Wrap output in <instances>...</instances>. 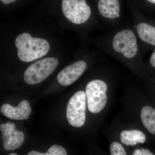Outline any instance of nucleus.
I'll return each mask as SVG.
<instances>
[{
	"instance_id": "nucleus-3",
	"label": "nucleus",
	"mask_w": 155,
	"mask_h": 155,
	"mask_svg": "<svg viewBox=\"0 0 155 155\" xmlns=\"http://www.w3.org/2000/svg\"><path fill=\"white\" fill-rule=\"evenodd\" d=\"M109 84L107 78L93 79L87 84L85 88L88 110L94 114L103 110L108 101Z\"/></svg>"
},
{
	"instance_id": "nucleus-10",
	"label": "nucleus",
	"mask_w": 155,
	"mask_h": 155,
	"mask_svg": "<svg viewBox=\"0 0 155 155\" xmlns=\"http://www.w3.org/2000/svg\"><path fill=\"white\" fill-rule=\"evenodd\" d=\"M87 66V62L84 60L81 59L75 61L58 73L57 76L58 82L64 86L72 84L83 75Z\"/></svg>"
},
{
	"instance_id": "nucleus-13",
	"label": "nucleus",
	"mask_w": 155,
	"mask_h": 155,
	"mask_svg": "<svg viewBox=\"0 0 155 155\" xmlns=\"http://www.w3.org/2000/svg\"><path fill=\"white\" fill-rule=\"evenodd\" d=\"M140 119L143 125L150 133L155 135V109L145 106L140 110Z\"/></svg>"
},
{
	"instance_id": "nucleus-16",
	"label": "nucleus",
	"mask_w": 155,
	"mask_h": 155,
	"mask_svg": "<svg viewBox=\"0 0 155 155\" xmlns=\"http://www.w3.org/2000/svg\"><path fill=\"white\" fill-rule=\"evenodd\" d=\"M132 155H154L149 150L140 148L134 151Z\"/></svg>"
},
{
	"instance_id": "nucleus-2",
	"label": "nucleus",
	"mask_w": 155,
	"mask_h": 155,
	"mask_svg": "<svg viewBox=\"0 0 155 155\" xmlns=\"http://www.w3.org/2000/svg\"><path fill=\"white\" fill-rule=\"evenodd\" d=\"M15 45L17 54L21 61L30 62L43 57L48 52L50 45L44 39L32 38L29 34L24 33L16 38Z\"/></svg>"
},
{
	"instance_id": "nucleus-4",
	"label": "nucleus",
	"mask_w": 155,
	"mask_h": 155,
	"mask_svg": "<svg viewBox=\"0 0 155 155\" xmlns=\"http://www.w3.org/2000/svg\"><path fill=\"white\" fill-rule=\"evenodd\" d=\"M59 64L57 58H47L31 65L25 70L24 79L28 84H37L43 81L54 71Z\"/></svg>"
},
{
	"instance_id": "nucleus-5",
	"label": "nucleus",
	"mask_w": 155,
	"mask_h": 155,
	"mask_svg": "<svg viewBox=\"0 0 155 155\" xmlns=\"http://www.w3.org/2000/svg\"><path fill=\"white\" fill-rule=\"evenodd\" d=\"M62 10L65 17L75 25L84 24L91 17V9L86 0H62Z\"/></svg>"
},
{
	"instance_id": "nucleus-12",
	"label": "nucleus",
	"mask_w": 155,
	"mask_h": 155,
	"mask_svg": "<svg viewBox=\"0 0 155 155\" xmlns=\"http://www.w3.org/2000/svg\"><path fill=\"white\" fill-rule=\"evenodd\" d=\"M119 138L122 143L127 146H134L143 143L146 140V136L141 130L130 129L122 130L119 134Z\"/></svg>"
},
{
	"instance_id": "nucleus-20",
	"label": "nucleus",
	"mask_w": 155,
	"mask_h": 155,
	"mask_svg": "<svg viewBox=\"0 0 155 155\" xmlns=\"http://www.w3.org/2000/svg\"><path fill=\"white\" fill-rule=\"evenodd\" d=\"M8 155H18L17 154L14 153H12Z\"/></svg>"
},
{
	"instance_id": "nucleus-19",
	"label": "nucleus",
	"mask_w": 155,
	"mask_h": 155,
	"mask_svg": "<svg viewBox=\"0 0 155 155\" xmlns=\"http://www.w3.org/2000/svg\"><path fill=\"white\" fill-rule=\"evenodd\" d=\"M147 2L155 5V0H146Z\"/></svg>"
},
{
	"instance_id": "nucleus-7",
	"label": "nucleus",
	"mask_w": 155,
	"mask_h": 155,
	"mask_svg": "<svg viewBox=\"0 0 155 155\" xmlns=\"http://www.w3.org/2000/svg\"><path fill=\"white\" fill-rule=\"evenodd\" d=\"M142 55L148 47H155V25L141 16H135L132 24Z\"/></svg>"
},
{
	"instance_id": "nucleus-8",
	"label": "nucleus",
	"mask_w": 155,
	"mask_h": 155,
	"mask_svg": "<svg viewBox=\"0 0 155 155\" xmlns=\"http://www.w3.org/2000/svg\"><path fill=\"white\" fill-rule=\"evenodd\" d=\"M97 8L100 15L107 26L114 29L123 24L121 22L119 0H98Z\"/></svg>"
},
{
	"instance_id": "nucleus-1",
	"label": "nucleus",
	"mask_w": 155,
	"mask_h": 155,
	"mask_svg": "<svg viewBox=\"0 0 155 155\" xmlns=\"http://www.w3.org/2000/svg\"><path fill=\"white\" fill-rule=\"evenodd\" d=\"M98 42L105 54L120 61L139 77H144L146 65L132 25L122 24L112 29L103 35Z\"/></svg>"
},
{
	"instance_id": "nucleus-18",
	"label": "nucleus",
	"mask_w": 155,
	"mask_h": 155,
	"mask_svg": "<svg viewBox=\"0 0 155 155\" xmlns=\"http://www.w3.org/2000/svg\"><path fill=\"white\" fill-rule=\"evenodd\" d=\"M0 1L2 3L5 4V5H8V4L14 2L17 0H0Z\"/></svg>"
},
{
	"instance_id": "nucleus-6",
	"label": "nucleus",
	"mask_w": 155,
	"mask_h": 155,
	"mask_svg": "<svg viewBox=\"0 0 155 155\" xmlns=\"http://www.w3.org/2000/svg\"><path fill=\"white\" fill-rule=\"evenodd\" d=\"M86 96L83 91H79L70 98L67 108L66 115L69 124L73 127H82L86 120Z\"/></svg>"
},
{
	"instance_id": "nucleus-15",
	"label": "nucleus",
	"mask_w": 155,
	"mask_h": 155,
	"mask_svg": "<svg viewBox=\"0 0 155 155\" xmlns=\"http://www.w3.org/2000/svg\"><path fill=\"white\" fill-rule=\"evenodd\" d=\"M110 150L111 155H127L125 149L119 142H112L110 146Z\"/></svg>"
},
{
	"instance_id": "nucleus-9",
	"label": "nucleus",
	"mask_w": 155,
	"mask_h": 155,
	"mask_svg": "<svg viewBox=\"0 0 155 155\" xmlns=\"http://www.w3.org/2000/svg\"><path fill=\"white\" fill-rule=\"evenodd\" d=\"M14 123L8 122L0 125L2 133L3 146L6 150H14L19 148L24 142L25 135L22 131L16 129Z\"/></svg>"
},
{
	"instance_id": "nucleus-11",
	"label": "nucleus",
	"mask_w": 155,
	"mask_h": 155,
	"mask_svg": "<svg viewBox=\"0 0 155 155\" xmlns=\"http://www.w3.org/2000/svg\"><path fill=\"white\" fill-rule=\"evenodd\" d=\"M1 112L6 117L13 120H26L29 118L31 109L28 101L23 100L16 107L9 104L3 105L1 108Z\"/></svg>"
},
{
	"instance_id": "nucleus-14",
	"label": "nucleus",
	"mask_w": 155,
	"mask_h": 155,
	"mask_svg": "<svg viewBox=\"0 0 155 155\" xmlns=\"http://www.w3.org/2000/svg\"><path fill=\"white\" fill-rule=\"evenodd\" d=\"M27 155H67L64 148L58 145H54L49 149L46 153H41L36 151H31Z\"/></svg>"
},
{
	"instance_id": "nucleus-17",
	"label": "nucleus",
	"mask_w": 155,
	"mask_h": 155,
	"mask_svg": "<svg viewBox=\"0 0 155 155\" xmlns=\"http://www.w3.org/2000/svg\"><path fill=\"white\" fill-rule=\"evenodd\" d=\"M149 65L151 68L155 69V49L150 57L149 61Z\"/></svg>"
}]
</instances>
